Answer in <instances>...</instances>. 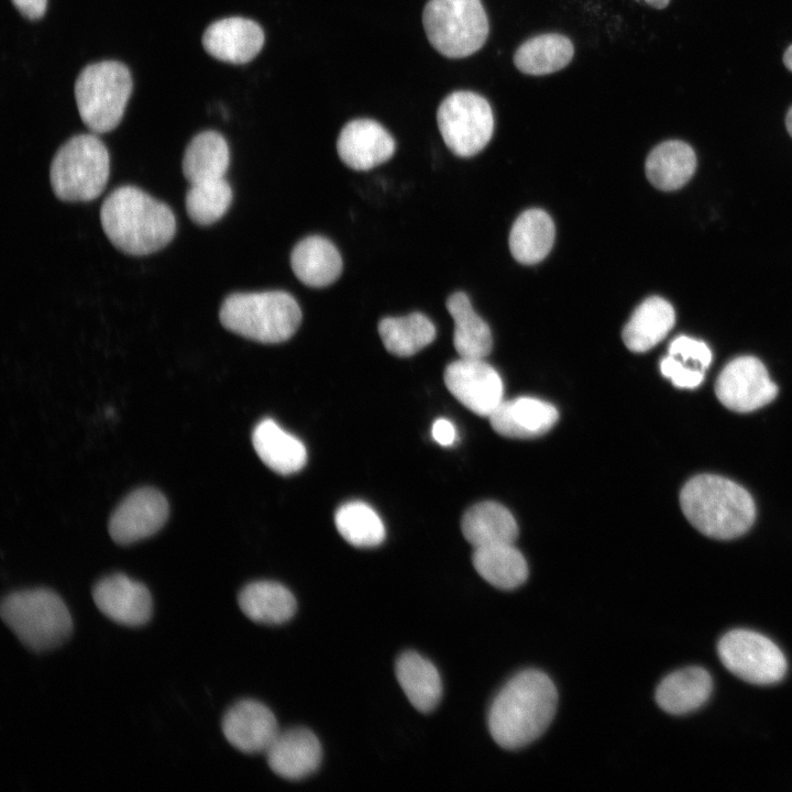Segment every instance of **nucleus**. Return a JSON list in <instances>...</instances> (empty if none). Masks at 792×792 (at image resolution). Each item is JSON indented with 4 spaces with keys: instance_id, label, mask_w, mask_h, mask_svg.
<instances>
[{
    "instance_id": "40",
    "label": "nucleus",
    "mask_w": 792,
    "mask_h": 792,
    "mask_svg": "<svg viewBox=\"0 0 792 792\" xmlns=\"http://www.w3.org/2000/svg\"><path fill=\"white\" fill-rule=\"evenodd\" d=\"M783 63H784L785 67H787L790 72H792V45H790V46L787 48V51H785V53H784V55H783Z\"/></svg>"
},
{
    "instance_id": "8",
    "label": "nucleus",
    "mask_w": 792,
    "mask_h": 792,
    "mask_svg": "<svg viewBox=\"0 0 792 792\" xmlns=\"http://www.w3.org/2000/svg\"><path fill=\"white\" fill-rule=\"evenodd\" d=\"M422 25L431 46L449 58H463L485 44L490 23L481 0H429Z\"/></svg>"
},
{
    "instance_id": "17",
    "label": "nucleus",
    "mask_w": 792,
    "mask_h": 792,
    "mask_svg": "<svg viewBox=\"0 0 792 792\" xmlns=\"http://www.w3.org/2000/svg\"><path fill=\"white\" fill-rule=\"evenodd\" d=\"M265 36L253 20L230 16L211 23L202 35V45L212 57L230 63L245 64L262 50Z\"/></svg>"
},
{
    "instance_id": "26",
    "label": "nucleus",
    "mask_w": 792,
    "mask_h": 792,
    "mask_svg": "<svg viewBox=\"0 0 792 792\" xmlns=\"http://www.w3.org/2000/svg\"><path fill=\"white\" fill-rule=\"evenodd\" d=\"M238 603L248 618L266 625L286 623L297 608L293 593L284 585L272 581L249 583L239 593Z\"/></svg>"
},
{
    "instance_id": "35",
    "label": "nucleus",
    "mask_w": 792,
    "mask_h": 792,
    "mask_svg": "<svg viewBox=\"0 0 792 792\" xmlns=\"http://www.w3.org/2000/svg\"><path fill=\"white\" fill-rule=\"evenodd\" d=\"M232 189L226 178L190 185L185 198L186 211L195 223L209 226L229 209Z\"/></svg>"
},
{
    "instance_id": "16",
    "label": "nucleus",
    "mask_w": 792,
    "mask_h": 792,
    "mask_svg": "<svg viewBox=\"0 0 792 792\" xmlns=\"http://www.w3.org/2000/svg\"><path fill=\"white\" fill-rule=\"evenodd\" d=\"M395 141L388 131L371 119L348 122L337 140L341 161L355 170H369L386 161L395 152Z\"/></svg>"
},
{
    "instance_id": "29",
    "label": "nucleus",
    "mask_w": 792,
    "mask_h": 792,
    "mask_svg": "<svg viewBox=\"0 0 792 792\" xmlns=\"http://www.w3.org/2000/svg\"><path fill=\"white\" fill-rule=\"evenodd\" d=\"M554 224L541 209L524 211L514 222L509 233V250L522 264H536L551 251L554 242Z\"/></svg>"
},
{
    "instance_id": "41",
    "label": "nucleus",
    "mask_w": 792,
    "mask_h": 792,
    "mask_svg": "<svg viewBox=\"0 0 792 792\" xmlns=\"http://www.w3.org/2000/svg\"><path fill=\"white\" fill-rule=\"evenodd\" d=\"M645 2L656 9H664L670 0H645Z\"/></svg>"
},
{
    "instance_id": "7",
    "label": "nucleus",
    "mask_w": 792,
    "mask_h": 792,
    "mask_svg": "<svg viewBox=\"0 0 792 792\" xmlns=\"http://www.w3.org/2000/svg\"><path fill=\"white\" fill-rule=\"evenodd\" d=\"M132 77L125 65L102 61L86 66L75 82L79 116L94 133H107L120 123L132 92Z\"/></svg>"
},
{
    "instance_id": "6",
    "label": "nucleus",
    "mask_w": 792,
    "mask_h": 792,
    "mask_svg": "<svg viewBox=\"0 0 792 792\" xmlns=\"http://www.w3.org/2000/svg\"><path fill=\"white\" fill-rule=\"evenodd\" d=\"M110 157L96 133L78 134L55 153L50 179L55 196L64 201H89L103 191Z\"/></svg>"
},
{
    "instance_id": "13",
    "label": "nucleus",
    "mask_w": 792,
    "mask_h": 792,
    "mask_svg": "<svg viewBox=\"0 0 792 792\" xmlns=\"http://www.w3.org/2000/svg\"><path fill=\"white\" fill-rule=\"evenodd\" d=\"M168 517V503L155 488L143 487L129 494L114 509L109 534L119 544H130L156 534Z\"/></svg>"
},
{
    "instance_id": "14",
    "label": "nucleus",
    "mask_w": 792,
    "mask_h": 792,
    "mask_svg": "<svg viewBox=\"0 0 792 792\" xmlns=\"http://www.w3.org/2000/svg\"><path fill=\"white\" fill-rule=\"evenodd\" d=\"M92 598L105 616L123 626H143L152 617L148 588L121 573L99 580L92 588Z\"/></svg>"
},
{
    "instance_id": "1",
    "label": "nucleus",
    "mask_w": 792,
    "mask_h": 792,
    "mask_svg": "<svg viewBox=\"0 0 792 792\" xmlns=\"http://www.w3.org/2000/svg\"><path fill=\"white\" fill-rule=\"evenodd\" d=\"M558 691L539 670H524L497 693L488 711V730L505 749L522 748L539 738L551 724Z\"/></svg>"
},
{
    "instance_id": "18",
    "label": "nucleus",
    "mask_w": 792,
    "mask_h": 792,
    "mask_svg": "<svg viewBox=\"0 0 792 792\" xmlns=\"http://www.w3.org/2000/svg\"><path fill=\"white\" fill-rule=\"evenodd\" d=\"M265 755L275 774L287 780H301L319 768L322 749L312 732L296 727L279 732Z\"/></svg>"
},
{
    "instance_id": "36",
    "label": "nucleus",
    "mask_w": 792,
    "mask_h": 792,
    "mask_svg": "<svg viewBox=\"0 0 792 792\" xmlns=\"http://www.w3.org/2000/svg\"><path fill=\"white\" fill-rule=\"evenodd\" d=\"M660 371L679 388H695L704 378L702 370L688 367L680 359L670 354L661 360Z\"/></svg>"
},
{
    "instance_id": "30",
    "label": "nucleus",
    "mask_w": 792,
    "mask_h": 792,
    "mask_svg": "<svg viewBox=\"0 0 792 792\" xmlns=\"http://www.w3.org/2000/svg\"><path fill=\"white\" fill-rule=\"evenodd\" d=\"M574 55L569 37L547 33L525 41L514 54V64L524 74L542 76L564 68Z\"/></svg>"
},
{
    "instance_id": "25",
    "label": "nucleus",
    "mask_w": 792,
    "mask_h": 792,
    "mask_svg": "<svg viewBox=\"0 0 792 792\" xmlns=\"http://www.w3.org/2000/svg\"><path fill=\"white\" fill-rule=\"evenodd\" d=\"M675 322V312L666 299L652 296L644 300L625 324L622 338L628 350L646 352L669 333Z\"/></svg>"
},
{
    "instance_id": "33",
    "label": "nucleus",
    "mask_w": 792,
    "mask_h": 792,
    "mask_svg": "<svg viewBox=\"0 0 792 792\" xmlns=\"http://www.w3.org/2000/svg\"><path fill=\"white\" fill-rule=\"evenodd\" d=\"M377 329L385 349L400 358L416 354L436 338L433 323L420 312L383 318Z\"/></svg>"
},
{
    "instance_id": "39",
    "label": "nucleus",
    "mask_w": 792,
    "mask_h": 792,
    "mask_svg": "<svg viewBox=\"0 0 792 792\" xmlns=\"http://www.w3.org/2000/svg\"><path fill=\"white\" fill-rule=\"evenodd\" d=\"M12 2L23 16L37 20L44 15L47 0H12Z\"/></svg>"
},
{
    "instance_id": "23",
    "label": "nucleus",
    "mask_w": 792,
    "mask_h": 792,
    "mask_svg": "<svg viewBox=\"0 0 792 792\" xmlns=\"http://www.w3.org/2000/svg\"><path fill=\"white\" fill-rule=\"evenodd\" d=\"M396 679L410 704L421 713L433 711L442 696L440 674L432 662L415 651L402 653L395 664Z\"/></svg>"
},
{
    "instance_id": "22",
    "label": "nucleus",
    "mask_w": 792,
    "mask_h": 792,
    "mask_svg": "<svg viewBox=\"0 0 792 792\" xmlns=\"http://www.w3.org/2000/svg\"><path fill=\"white\" fill-rule=\"evenodd\" d=\"M712 689V676L705 669L689 667L670 673L660 682L656 702L669 714H686L701 707Z\"/></svg>"
},
{
    "instance_id": "34",
    "label": "nucleus",
    "mask_w": 792,
    "mask_h": 792,
    "mask_svg": "<svg viewBox=\"0 0 792 792\" xmlns=\"http://www.w3.org/2000/svg\"><path fill=\"white\" fill-rule=\"evenodd\" d=\"M334 524L342 538L354 547L371 548L385 539V526L381 517L364 502L353 501L341 505L336 512Z\"/></svg>"
},
{
    "instance_id": "5",
    "label": "nucleus",
    "mask_w": 792,
    "mask_h": 792,
    "mask_svg": "<svg viewBox=\"0 0 792 792\" xmlns=\"http://www.w3.org/2000/svg\"><path fill=\"white\" fill-rule=\"evenodd\" d=\"M2 622L29 649L41 652L62 645L70 636V613L54 591L22 590L8 594L1 602Z\"/></svg>"
},
{
    "instance_id": "32",
    "label": "nucleus",
    "mask_w": 792,
    "mask_h": 792,
    "mask_svg": "<svg viewBox=\"0 0 792 792\" xmlns=\"http://www.w3.org/2000/svg\"><path fill=\"white\" fill-rule=\"evenodd\" d=\"M447 309L454 321L453 344L460 358L484 359L492 350V333L469 297L461 292L452 294Z\"/></svg>"
},
{
    "instance_id": "9",
    "label": "nucleus",
    "mask_w": 792,
    "mask_h": 792,
    "mask_svg": "<svg viewBox=\"0 0 792 792\" xmlns=\"http://www.w3.org/2000/svg\"><path fill=\"white\" fill-rule=\"evenodd\" d=\"M437 122L448 148L461 157L481 152L494 131L490 102L470 90H457L448 95L438 107Z\"/></svg>"
},
{
    "instance_id": "24",
    "label": "nucleus",
    "mask_w": 792,
    "mask_h": 792,
    "mask_svg": "<svg viewBox=\"0 0 792 792\" xmlns=\"http://www.w3.org/2000/svg\"><path fill=\"white\" fill-rule=\"evenodd\" d=\"M461 530L474 548L514 543L518 526L512 513L495 502H482L470 507L462 517Z\"/></svg>"
},
{
    "instance_id": "38",
    "label": "nucleus",
    "mask_w": 792,
    "mask_h": 792,
    "mask_svg": "<svg viewBox=\"0 0 792 792\" xmlns=\"http://www.w3.org/2000/svg\"><path fill=\"white\" fill-rule=\"evenodd\" d=\"M431 435L435 441L444 447L451 446L457 436L454 426L451 421L444 418L435 420L431 428Z\"/></svg>"
},
{
    "instance_id": "42",
    "label": "nucleus",
    "mask_w": 792,
    "mask_h": 792,
    "mask_svg": "<svg viewBox=\"0 0 792 792\" xmlns=\"http://www.w3.org/2000/svg\"><path fill=\"white\" fill-rule=\"evenodd\" d=\"M785 124H787V129H788L790 135L792 136V107L789 109V111L787 113Z\"/></svg>"
},
{
    "instance_id": "2",
    "label": "nucleus",
    "mask_w": 792,
    "mask_h": 792,
    "mask_svg": "<svg viewBox=\"0 0 792 792\" xmlns=\"http://www.w3.org/2000/svg\"><path fill=\"white\" fill-rule=\"evenodd\" d=\"M100 221L110 242L135 256L163 249L176 232L172 209L134 186L118 187L106 197Z\"/></svg>"
},
{
    "instance_id": "19",
    "label": "nucleus",
    "mask_w": 792,
    "mask_h": 792,
    "mask_svg": "<svg viewBox=\"0 0 792 792\" xmlns=\"http://www.w3.org/2000/svg\"><path fill=\"white\" fill-rule=\"evenodd\" d=\"M492 428L507 438H532L548 432L557 422L559 414L550 403L519 397L502 402L488 417Z\"/></svg>"
},
{
    "instance_id": "37",
    "label": "nucleus",
    "mask_w": 792,
    "mask_h": 792,
    "mask_svg": "<svg viewBox=\"0 0 792 792\" xmlns=\"http://www.w3.org/2000/svg\"><path fill=\"white\" fill-rule=\"evenodd\" d=\"M669 354L680 358L683 362L692 360L702 370L706 369L712 361V352L703 341L685 336L678 337L671 342Z\"/></svg>"
},
{
    "instance_id": "11",
    "label": "nucleus",
    "mask_w": 792,
    "mask_h": 792,
    "mask_svg": "<svg viewBox=\"0 0 792 792\" xmlns=\"http://www.w3.org/2000/svg\"><path fill=\"white\" fill-rule=\"evenodd\" d=\"M715 393L728 409L748 413L773 400L778 387L757 358L740 356L723 369L715 384Z\"/></svg>"
},
{
    "instance_id": "3",
    "label": "nucleus",
    "mask_w": 792,
    "mask_h": 792,
    "mask_svg": "<svg viewBox=\"0 0 792 792\" xmlns=\"http://www.w3.org/2000/svg\"><path fill=\"white\" fill-rule=\"evenodd\" d=\"M680 504L686 519L715 539L744 535L756 516L754 501L744 487L712 474L691 479L681 491Z\"/></svg>"
},
{
    "instance_id": "15",
    "label": "nucleus",
    "mask_w": 792,
    "mask_h": 792,
    "mask_svg": "<svg viewBox=\"0 0 792 792\" xmlns=\"http://www.w3.org/2000/svg\"><path fill=\"white\" fill-rule=\"evenodd\" d=\"M221 726L228 743L249 755L265 754L280 732L273 712L254 700H242L231 706Z\"/></svg>"
},
{
    "instance_id": "4",
    "label": "nucleus",
    "mask_w": 792,
    "mask_h": 792,
    "mask_svg": "<svg viewBox=\"0 0 792 792\" xmlns=\"http://www.w3.org/2000/svg\"><path fill=\"white\" fill-rule=\"evenodd\" d=\"M301 310L286 292L234 293L221 304L222 326L246 339L262 343L288 340L301 322Z\"/></svg>"
},
{
    "instance_id": "12",
    "label": "nucleus",
    "mask_w": 792,
    "mask_h": 792,
    "mask_svg": "<svg viewBox=\"0 0 792 792\" xmlns=\"http://www.w3.org/2000/svg\"><path fill=\"white\" fill-rule=\"evenodd\" d=\"M443 380L448 391L479 416L490 417L503 402L502 378L484 359L460 358L451 362Z\"/></svg>"
},
{
    "instance_id": "27",
    "label": "nucleus",
    "mask_w": 792,
    "mask_h": 792,
    "mask_svg": "<svg viewBox=\"0 0 792 792\" xmlns=\"http://www.w3.org/2000/svg\"><path fill=\"white\" fill-rule=\"evenodd\" d=\"M696 157L693 148L678 140L664 141L647 156L645 170L648 180L658 189L675 190L682 187L695 172Z\"/></svg>"
},
{
    "instance_id": "31",
    "label": "nucleus",
    "mask_w": 792,
    "mask_h": 792,
    "mask_svg": "<svg viewBox=\"0 0 792 792\" xmlns=\"http://www.w3.org/2000/svg\"><path fill=\"white\" fill-rule=\"evenodd\" d=\"M472 562L486 582L501 590L517 588L528 578L526 559L513 543L474 548Z\"/></svg>"
},
{
    "instance_id": "28",
    "label": "nucleus",
    "mask_w": 792,
    "mask_h": 792,
    "mask_svg": "<svg viewBox=\"0 0 792 792\" xmlns=\"http://www.w3.org/2000/svg\"><path fill=\"white\" fill-rule=\"evenodd\" d=\"M230 164L226 139L216 131L198 133L183 158V174L190 185L224 178Z\"/></svg>"
},
{
    "instance_id": "21",
    "label": "nucleus",
    "mask_w": 792,
    "mask_h": 792,
    "mask_svg": "<svg viewBox=\"0 0 792 792\" xmlns=\"http://www.w3.org/2000/svg\"><path fill=\"white\" fill-rule=\"evenodd\" d=\"M296 277L309 287H324L338 279L342 258L338 249L326 238L310 235L299 241L290 254Z\"/></svg>"
},
{
    "instance_id": "20",
    "label": "nucleus",
    "mask_w": 792,
    "mask_h": 792,
    "mask_svg": "<svg viewBox=\"0 0 792 792\" xmlns=\"http://www.w3.org/2000/svg\"><path fill=\"white\" fill-rule=\"evenodd\" d=\"M252 443L262 462L278 474L296 473L307 462L305 444L271 418H265L255 426Z\"/></svg>"
},
{
    "instance_id": "10",
    "label": "nucleus",
    "mask_w": 792,
    "mask_h": 792,
    "mask_svg": "<svg viewBox=\"0 0 792 792\" xmlns=\"http://www.w3.org/2000/svg\"><path fill=\"white\" fill-rule=\"evenodd\" d=\"M724 667L751 684L767 685L785 675L788 663L781 649L765 635L749 629H733L717 645Z\"/></svg>"
}]
</instances>
